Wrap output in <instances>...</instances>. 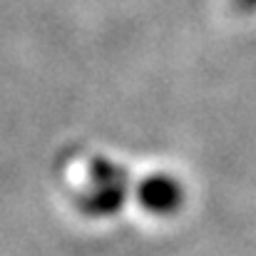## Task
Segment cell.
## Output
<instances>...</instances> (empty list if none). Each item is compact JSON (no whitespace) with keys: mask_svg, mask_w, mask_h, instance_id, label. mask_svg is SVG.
I'll use <instances>...</instances> for the list:
<instances>
[{"mask_svg":"<svg viewBox=\"0 0 256 256\" xmlns=\"http://www.w3.org/2000/svg\"><path fill=\"white\" fill-rule=\"evenodd\" d=\"M90 176L94 184H127V172L122 167H117L110 160L94 157L90 164Z\"/></svg>","mask_w":256,"mask_h":256,"instance_id":"3","label":"cell"},{"mask_svg":"<svg viewBox=\"0 0 256 256\" xmlns=\"http://www.w3.org/2000/svg\"><path fill=\"white\" fill-rule=\"evenodd\" d=\"M234 5L244 12H254L256 10V0H234Z\"/></svg>","mask_w":256,"mask_h":256,"instance_id":"4","label":"cell"},{"mask_svg":"<svg viewBox=\"0 0 256 256\" xmlns=\"http://www.w3.org/2000/svg\"><path fill=\"white\" fill-rule=\"evenodd\" d=\"M127 196V184H94L92 192L80 196L78 206L90 216H112L122 209Z\"/></svg>","mask_w":256,"mask_h":256,"instance_id":"2","label":"cell"},{"mask_svg":"<svg viewBox=\"0 0 256 256\" xmlns=\"http://www.w3.org/2000/svg\"><path fill=\"white\" fill-rule=\"evenodd\" d=\"M134 196H137L140 206L147 209L150 214H174L184 204V189L172 174L144 176L137 184Z\"/></svg>","mask_w":256,"mask_h":256,"instance_id":"1","label":"cell"}]
</instances>
